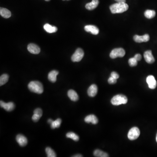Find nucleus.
I'll return each mask as SVG.
<instances>
[{"instance_id":"obj_7","label":"nucleus","mask_w":157,"mask_h":157,"mask_svg":"<svg viewBox=\"0 0 157 157\" xmlns=\"http://www.w3.org/2000/svg\"><path fill=\"white\" fill-rule=\"evenodd\" d=\"M0 105L2 108L7 111H13L15 108V105L13 102H9L6 103L3 101H0Z\"/></svg>"},{"instance_id":"obj_6","label":"nucleus","mask_w":157,"mask_h":157,"mask_svg":"<svg viewBox=\"0 0 157 157\" xmlns=\"http://www.w3.org/2000/svg\"><path fill=\"white\" fill-rule=\"evenodd\" d=\"M84 53L82 49H77L71 57V59L73 62H80L84 57Z\"/></svg>"},{"instance_id":"obj_8","label":"nucleus","mask_w":157,"mask_h":157,"mask_svg":"<svg viewBox=\"0 0 157 157\" xmlns=\"http://www.w3.org/2000/svg\"><path fill=\"white\" fill-rule=\"evenodd\" d=\"M144 57L145 61L148 63L152 64L155 61V59L152 55V51L151 50H148L144 52Z\"/></svg>"},{"instance_id":"obj_21","label":"nucleus","mask_w":157,"mask_h":157,"mask_svg":"<svg viewBox=\"0 0 157 157\" xmlns=\"http://www.w3.org/2000/svg\"><path fill=\"white\" fill-rule=\"evenodd\" d=\"M44 28L46 32L49 33L55 32L57 31L58 28L55 26H53L49 24H46L44 26Z\"/></svg>"},{"instance_id":"obj_3","label":"nucleus","mask_w":157,"mask_h":157,"mask_svg":"<svg viewBox=\"0 0 157 157\" xmlns=\"http://www.w3.org/2000/svg\"><path fill=\"white\" fill-rule=\"evenodd\" d=\"M127 97L124 95L118 94L115 96L111 100V103L115 106H118L122 104H126L127 103Z\"/></svg>"},{"instance_id":"obj_23","label":"nucleus","mask_w":157,"mask_h":157,"mask_svg":"<svg viewBox=\"0 0 157 157\" xmlns=\"http://www.w3.org/2000/svg\"><path fill=\"white\" fill-rule=\"evenodd\" d=\"M156 12L154 10H147L144 12V16L148 19H151L155 17Z\"/></svg>"},{"instance_id":"obj_33","label":"nucleus","mask_w":157,"mask_h":157,"mask_svg":"<svg viewBox=\"0 0 157 157\" xmlns=\"http://www.w3.org/2000/svg\"><path fill=\"white\" fill-rule=\"evenodd\" d=\"M73 157H83V155H81V154H76V155H75L74 156H73Z\"/></svg>"},{"instance_id":"obj_14","label":"nucleus","mask_w":157,"mask_h":157,"mask_svg":"<svg viewBox=\"0 0 157 157\" xmlns=\"http://www.w3.org/2000/svg\"><path fill=\"white\" fill-rule=\"evenodd\" d=\"M84 29L88 32H91L92 34L96 35L99 33V30L97 27L93 25H87L85 26Z\"/></svg>"},{"instance_id":"obj_1","label":"nucleus","mask_w":157,"mask_h":157,"mask_svg":"<svg viewBox=\"0 0 157 157\" xmlns=\"http://www.w3.org/2000/svg\"><path fill=\"white\" fill-rule=\"evenodd\" d=\"M128 5L125 2H117L110 6V9L113 14L121 13L128 10Z\"/></svg>"},{"instance_id":"obj_22","label":"nucleus","mask_w":157,"mask_h":157,"mask_svg":"<svg viewBox=\"0 0 157 157\" xmlns=\"http://www.w3.org/2000/svg\"><path fill=\"white\" fill-rule=\"evenodd\" d=\"M94 155L95 157H108L109 155L106 153L101 151L100 150H95L94 152Z\"/></svg>"},{"instance_id":"obj_19","label":"nucleus","mask_w":157,"mask_h":157,"mask_svg":"<svg viewBox=\"0 0 157 157\" xmlns=\"http://www.w3.org/2000/svg\"><path fill=\"white\" fill-rule=\"evenodd\" d=\"M68 96L73 101H76L79 100V96L76 92L73 90H70L68 92Z\"/></svg>"},{"instance_id":"obj_28","label":"nucleus","mask_w":157,"mask_h":157,"mask_svg":"<svg viewBox=\"0 0 157 157\" xmlns=\"http://www.w3.org/2000/svg\"><path fill=\"white\" fill-rule=\"evenodd\" d=\"M128 63H129V65L130 66H131V67H133V66H135L137 65V61L134 57L131 58L129 59Z\"/></svg>"},{"instance_id":"obj_26","label":"nucleus","mask_w":157,"mask_h":157,"mask_svg":"<svg viewBox=\"0 0 157 157\" xmlns=\"http://www.w3.org/2000/svg\"><path fill=\"white\" fill-rule=\"evenodd\" d=\"M9 79V75L7 74L2 75L0 77V86H2L6 84Z\"/></svg>"},{"instance_id":"obj_29","label":"nucleus","mask_w":157,"mask_h":157,"mask_svg":"<svg viewBox=\"0 0 157 157\" xmlns=\"http://www.w3.org/2000/svg\"><path fill=\"white\" fill-rule=\"evenodd\" d=\"M108 82L110 84H114L117 83V79L111 76L108 79Z\"/></svg>"},{"instance_id":"obj_5","label":"nucleus","mask_w":157,"mask_h":157,"mask_svg":"<svg viewBox=\"0 0 157 157\" xmlns=\"http://www.w3.org/2000/svg\"><path fill=\"white\" fill-rule=\"evenodd\" d=\"M125 55V51L123 48H117L113 49L110 54L111 58L115 59L117 57H123Z\"/></svg>"},{"instance_id":"obj_12","label":"nucleus","mask_w":157,"mask_h":157,"mask_svg":"<svg viewBox=\"0 0 157 157\" xmlns=\"http://www.w3.org/2000/svg\"><path fill=\"white\" fill-rule=\"evenodd\" d=\"M17 142L21 147H24L27 145L28 143V140L26 137L22 134H18L16 136Z\"/></svg>"},{"instance_id":"obj_30","label":"nucleus","mask_w":157,"mask_h":157,"mask_svg":"<svg viewBox=\"0 0 157 157\" xmlns=\"http://www.w3.org/2000/svg\"><path fill=\"white\" fill-rule=\"evenodd\" d=\"M111 76L117 80L119 78V74L115 72H112L111 73Z\"/></svg>"},{"instance_id":"obj_36","label":"nucleus","mask_w":157,"mask_h":157,"mask_svg":"<svg viewBox=\"0 0 157 157\" xmlns=\"http://www.w3.org/2000/svg\"><path fill=\"white\" fill-rule=\"evenodd\" d=\"M45 1H49L50 0H45Z\"/></svg>"},{"instance_id":"obj_24","label":"nucleus","mask_w":157,"mask_h":157,"mask_svg":"<svg viewBox=\"0 0 157 157\" xmlns=\"http://www.w3.org/2000/svg\"><path fill=\"white\" fill-rule=\"evenodd\" d=\"M61 123H62V120L60 118L57 119L55 121H53L50 125H51V127L52 129H55V128H59L61 125Z\"/></svg>"},{"instance_id":"obj_15","label":"nucleus","mask_w":157,"mask_h":157,"mask_svg":"<svg viewBox=\"0 0 157 157\" xmlns=\"http://www.w3.org/2000/svg\"><path fill=\"white\" fill-rule=\"evenodd\" d=\"M98 88L97 86L95 84H92L88 89L87 93L89 96L90 97H94L97 94Z\"/></svg>"},{"instance_id":"obj_20","label":"nucleus","mask_w":157,"mask_h":157,"mask_svg":"<svg viewBox=\"0 0 157 157\" xmlns=\"http://www.w3.org/2000/svg\"><path fill=\"white\" fill-rule=\"evenodd\" d=\"M0 14L4 18H9L11 15V11L5 8L1 7L0 9Z\"/></svg>"},{"instance_id":"obj_16","label":"nucleus","mask_w":157,"mask_h":157,"mask_svg":"<svg viewBox=\"0 0 157 157\" xmlns=\"http://www.w3.org/2000/svg\"><path fill=\"white\" fill-rule=\"evenodd\" d=\"M85 121L86 123H92L94 125H96L98 123V120L97 117L94 115H89L85 118Z\"/></svg>"},{"instance_id":"obj_4","label":"nucleus","mask_w":157,"mask_h":157,"mask_svg":"<svg viewBox=\"0 0 157 157\" xmlns=\"http://www.w3.org/2000/svg\"><path fill=\"white\" fill-rule=\"evenodd\" d=\"M140 134V131L137 127H133L130 129L127 134V137L129 140L133 141L137 139Z\"/></svg>"},{"instance_id":"obj_32","label":"nucleus","mask_w":157,"mask_h":157,"mask_svg":"<svg viewBox=\"0 0 157 157\" xmlns=\"http://www.w3.org/2000/svg\"><path fill=\"white\" fill-rule=\"evenodd\" d=\"M117 2H125L126 0H115Z\"/></svg>"},{"instance_id":"obj_37","label":"nucleus","mask_w":157,"mask_h":157,"mask_svg":"<svg viewBox=\"0 0 157 157\" xmlns=\"http://www.w3.org/2000/svg\"><path fill=\"white\" fill-rule=\"evenodd\" d=\"M67 1H69V0H67Z\"/></svg>"},{"instance_id":"obj_2","label":"nucleus","mask_w":157,"mask_h":157,"mask_svg":"<svg viewBox=\"0 0 157 157\" xmlns=\"http://www.w3.org/2000/svg\"><path fill=\"white\" fill-rule=\"evenodd\" d=\"M28 88L31 92L38 94H41L43 92L44 89L41 82L38 81H31L28 85Z\"/></svg>"},{"instance_id":"obj_17","label":"nucleus","mask_w":157,"mask_h":157,"mask_svg":"<svg viewBox=\"0 0 157 157\" xmlns=\"http://www.w3.org/2000/svg\"><path fill=\"white\" fill-rule=\"evenodd\" d=\"M59 72L57 70H53L48 74V79L52 83H55L57 80V75H58Z\"/></svg>"},{"instance_id":"obj_9","label":"nucleus","mask_w":157,"mask_h":157,"mask_svg":"<svg viewBox=\"0 0 157 157\" xmlns=\"http://www.w3.org/2000/svg\"><path fill=\"white\" fill-rule=\"evenodd\" d=\"M27 49L30 53L33 54H38L41 51L39 47L35 44H29L28 46Z\"/></svg>"},{"instance_id":"obj_13","label":"nucleus","mask_w":157,"mask_h":157,"mask_svg":"<svg viewBox=\"0 0 157 157\" xmlns=\"http://www.w3.org/2000/svg\"><path fill=\"white\" fill-rule=\"evenodd\" d=\"M42 115V111L40 108H37L34 111V115L32 117V120L33 121L37 122L39 121Z\"/></svg>"},{"instance_id":"obj_35","label":"nucleus","mask_w":157,"mask_h":157,"mask_svg":"<svg viewBox=\"0 0 157 157\" xmlns=\"http://www.w3.org/2000/svg\"><path fill=\"white\" fill-rule=\"evenodd\" d=\"M156 142H157V135H156Z\"/></svg>"},{"instance_id":"obj_25","label":"nucleus","mask_w":157,"mask_h":157,"mask_svg":"<svg viewBox=\"0 0 157 157\" xmlns=\"http://www.w3.org/2000/svg\"><path fill=\"white\" fill-rule=\"evenodd\" d=\"M66 137L67 138H71L75 142H78L79 140V137L74 133L70 132L66 133Z\"/></svg>"},{"instance_id":"obj_10","label":"nucleus","mask_w":157,"mask_h":157,"mask_svg":"<svg viewBox=\"0 0 157 157\" xmlns=\"http://www.w3.org/2000/svg\"><path fill=\"white\" fill-rule=\"evenodd\" d=\"M150 39V37L148 34H145L142 36H139L135 35L133 37V40L135 42L137 43L147 42Z\"/></svg>"},{"instance_id":"obj_34","label":"nucleus","mask_w":157,"mask_h":157,"mask_svg":"<svg viewBox=\"0 0 157 157\" xmlns=\"http://www.w3.org/2000/svg\"><path fill=\"white\" fill-rule=\"evenodd\" d=\"M53 121V120H52V119H49L48 121V122L49 123V124H51L52 123V122Z\"/></svg>"},{"instance_id":"obj_27","label":"nucleus","mask_w":157,"mask_h":157,"mask_svg":"<svg viewBox=\"0 0 157 157\" xmlns=\"http://www.w3.org/2000/svg\"><path fill=\"white\" fill-rule=\"evenodd\" d=\"M46 152L48 157H55L57 155L55 152L51 148L47 147L46 148Z\"/></svg>"},{"instance_id":"obj_18","label":"nucleus","mask_w":157,"mask_h":157,"mask_svg":"<svg viewBox=\"0 0 157 157\" xmlns=\"http://www.w3.org/2000/svg\"><path fill=\"white\" fill-rule=\"evenodd\" d=\"M99 4V0H92V2L87 3L86 5V8L87 10H93L98 6Z\"/></svg>"},{"instance_id":"obj_11","label":"nucleus","mask_w":157,"mask_h":157,"mask_svg":"<svg viewBox=\"0 0 157 157\" xmlns=\"http://www.w3.org/2000/svg\"><path fill=\"white\" fill-rule=\"evenodd\" d=\"M148 87L151 89H154L157 86V82L153 75H150L148 76L146 79Z\"/></svg>"},{"instance_id":"obj_31","label":"nucleus","mask_w":157,"mask_h":157,"mask_svg":"<svg viewBox=\"0 0 157 157\" xmlns=\"http://www.w3.org/2000/svg\"><path fill=\"white\" fill-rule=\"evenodd\" d=\"M134 58L136 59L137 61H140L142 59V55L140 54H137L135 55L134 57Z\"/></svg>"}]
</instances>
